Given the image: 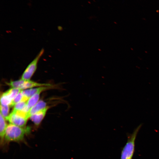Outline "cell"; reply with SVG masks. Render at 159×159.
<instances>
[{"mask_svg": "<svg viewBox=\"0 0 159 159\" xmlns=\"http://www.w3.org/2000/svg\"><path fill=\"white\" fill-rule=\"evenodd\" d=\"M30 131L29 127H21L10 123L7 125L6 129L4 144L12 142H24L25 135L30 133Z\"/></svg>", "mask_w": 159, "mask_h": 159, "instance_id": "obj_1", "label": "cell"}, {"mask_svg": "<svg viewBox=\"0 0 159 159\" xmlns=\"http://www.w3.org/2000/svg\"><path fill=\"white\" fill-rule=\"evenodd\" d=\"M140 124L131 134L127 135V141L121 152L120 159H132L135 150V139L142 125Z\"/></svg>", "mask_w": 159, "mask_h": 159, "instance_id": "obj_2", "label": "cell"}, {"mask_svg": "<svg viewBox=\"0 0 159 159\" xmlns=\"http://www.w3.org/2000/svg\"><path fill=\"white\" fill-rule=\"evenodd\" d=\"M28 118L27 112L13 110L6 119L10 124L23 127H25Z\"/></svg>", "mask_w": 159, "mask_h": 159, "instance_id": "obj_3", "label": "cell"}, {"mask_svg": "<svg viewBox=\"0 0 159 159\" xmlns=\"http://www.w3.org/2000/svg\"><path fill=\"white\" fill-rule=\"evenodd\" d=\"M42 49L36 57L28 65L21 76V79L24 80H30L37 68L38 61L44 52Z\"/></svg>", "mask_w": 159, "mask_h": 159, "instance_id": "obj_4", "label": "cell"}, {"mask_svg": "<svg viewBox=\"0 0 159 159\" xmlns=\"http://www.w3.org/2000/svg\"><path fill=\"white\" fill-rule=\"evenodd\" d=\"M49 108V106H47L30 117L31 120L36 125H38L41 123Z\"/></svg>", "mask_w": 159, "mask_h": 159, "instance_id": "obj_5", "label": "cell"}, {"mask_svg": "<svg viewBox=\"0 0 159 159\" xmlns=\"http://www.w3.org/2000/svg\"><path fill=\"white\" fill-rule=\"evenodd\" d=\"M51 85L49 84L40 83L30 80H25L23 84L20 87L19 89L23 90L28 88H31L35 87L50 86Z\"/></svg>", "mask_w": 159, "mask_h": 159, "instance_id": "obj_6", "label": "cell"}, {"mask_svg": "<svg viewBox=\"0 0 159 159\" xmlns=\"http://www.w3.org/2000/svg\"><path fill=\"white\" fill-rule=\"evenodd\" d=\"M50 88V86L41 87L35 88L22 90L21 92L23 95L29 98L34 94L39 92H42Z\"/></svg>", "mask_w": 159, "mask_h": 159, "instance_id": "obj_7", "label": "cell"}, {"mask_svg": "<svg viewBox=\"0 0 159 159\" xmlns=\"http://www.w3.org/2000/svg\"><path fill=\"white\" fill-rule=\"evenodd\" d=\"M46 103L42 100L39 101L27 112L28 118L30 117L33 115L46 107Z\"/></svg>", "mask_w": 159, "mask_h": 159, "instance_id": "obj_8", "label": "cell"}, {"mask_svg": "<svg viewBox=\"0 0 159 159\" xmlns=\"http://www.w3.org/2000/svg\"><path fill=\"white\" fill-rule=\"evenodd\" d=\"M7 125L4 117L0 114V144L2 147L4 145V139L5 131Z\"/></svg>", "mask_w": 159, "mask_h": 159, "instance_id": "obj_9", "label": "cell"}, {"mask_svg": "<svg viewBox=\"0 0 159 159\" xmlns=\"http://www.w3.org/2000/svg\"><path fill=\"white\" fill-rule=\"evenodd\" d=\"M41 92H38L28 99L27 102V105L29 110L38 102L40 94Z\"/></svg>", "mask_w": 159, "mask_h": 159, "instance_id": "obj_10", "label": "cell"}, {"mask_svg": "<svg viewBox=\"0 0 159 159\" xmlns=\"http://www.w3.org/2000/svg\"><path fill=\"white\" fill-rule=\"evenodd\" d=\"M21 90H22L19 89L12 88L2 94L12 101L13 99Z\"/></svg>", "mask_w": 159, "mask_h": 159, "instance_id": "obj_11", "label": "cell"}, {"mask_svg": "<svg viewBox=\"0 0 159 159\" xmlns=\"http://www.w3.org/2000/svg\"><path fill=\"white\" fill-rule=\"evenodd\" d=\"M24 80L21 79L16 81H11L7 83L6 84L13 88L19 89L20 87L24 83Z\"/></svg>", "mask_w": 159, "mask_h": 159, "instance_id": "obj_12", "label": "cell"}, {"mask_svg": "<svg viewBox=\"0 0 159 159\" xmlns=\"http://www.w3.org/2000/svg\"><path fill=\"white\" fill-rule=\"evenodd\" d=\"M21 91L12 100L9 106L12 107L14 106L16 104L19 102L21 101H24L23 100L24 96L21 92Z\"/></svg>", "mask_w": 159, "mask_h": 159, "instance_id": "obj_13", "label": "cell"}, {"mask_svg": "<svg viewBox=\"0 0 159 159\" xmlns=\"http://www.w3.org/2000/svg\"><path fill=\"white\" fill-rule=\"evenodd\" d=\"M9 105L5 106L1 104L0 105V114L5 119L9 115Z\"/></svg>", "mask_w": 159, "mask_h": 159, "instance_id": "obj_14", "label": "cell"}]
</instances>
